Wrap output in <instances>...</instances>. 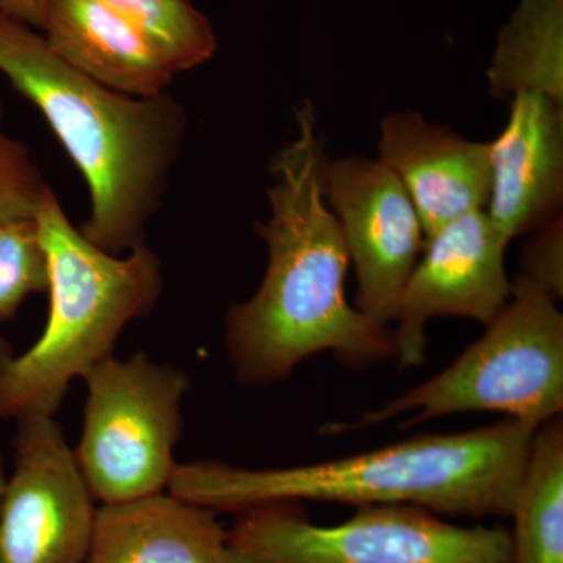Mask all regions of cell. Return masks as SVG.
<instances>
[{
  "label": "cell",
  "mask_w": 563,
  "mask_h": 563,
  "mask_svg": "<svg viewBox=\"0 0 563 563\" xmlns=\"http://www.w3.org/2000/svg\"><path fill=\"white\" fill-rule=\"evenodd\" d=\"M295 135L269 158V217L254 224L268 250L258 290L225 314V347L236 379L276 384L329 352L366 368L396 357L387 328L346 298L350 254L324 196V139L313 103L295 111Z\"/></svg>",
  "instance_id": "cell-1"
},
{
  "label": "cell",
  "mask_w": 563,
  "mask_h": 563,
  "mask_svg": "<svg viewBox=\"0 0 563 563\" xmlns=\"http://www.w3.org/2000/svg\"><path fill=\"white\" fill-rule=\"evenodd\" d=\"M539 428L504 418L473 431L428 433L368 453L288 468L179 463L168 492L211 512L314 501L402 504L451 517L510 518Z\"/></svg>",
  "instance_id": "cell-2"
},
{
  "label": "cell",
  "mask_w": 563,
  "mask_h": 563,
  "mask_svg": "<svg viewBox=\"0 0 563 563\" xmlns=\"http://www.w3.org/2000/svg\"><path fill=\"white\" fill-rule=\"evenodd\" d=\"M0 73L51 125L90 190L80 232L120 255L146 239L179 162L187 113L172 95L133 98L58 58L35 29L0 14Z\"/></svg>",
  "instance_id": "cell-3"
},
{
  "label": "cell",
  "mask_w": 563,
  "mask_h": 563,
  "mask_svg": "<svg viewBox=\"0 0 563 563\" xmlns=\"http://www.w3.org/2000/svg\"><path fill=\"white\" fill-rule=\"evenodd\" d=\"M49 273V317L32 347L0 340V418L54 417L70 383L113 355L129 322L154 309L162 262L146 244L128 257L99 250L70 222L52 188L35 213Z\"/></svg>",
  "instance_id": "cell-4"
},
{
  "label": "cell",
  "mask_w": 563,
  "mask_h": 563,
  "mask_svg": "<svg viewBox=\"0 0 563 563\" xmlns=\"http://www.w3.org/2000/svg\"><path fill=\"white\" fill-rule=\"evenodd\" d=\"M562 410L563 314L558 301L520 274L484 335L446 369L358 420L325 426V431H361L401 417L402 424L417 426L473 412H498L542 426Z\"/></svg>",
  "instance_id": "cell-5"
},
{
  "label": "cell",
  "mask_w": 563,
  "mask_h": 563,
  "mask_svg": "<svg viewBox=\"0 0 563 563\" xmlns=\"http://www.w3.org/2000/svg\"><path fill=\"white\" fill-rule=\"evenodd\" d=\"M87 384L84 431L74 451L96 501L117 504L168 490L177 465L187 374L151 361L103 358L81 377Z\"/></svg>",
  "instance_id": "cell-6"
},
{
  "label": "cell",
  "mask_w": 563,
  "mask_h": 563,
  "mask_svg": "<svg viewBox=\"0 0 563 563\" xmlns=\"http://www.w3.org/2000/svg\"><path fill=\"white\" fill-rule=\"evenodd\" d=\"M296 503L239 512L228 542L269 563H512L507 529L459 526L421 507L366 506L344 523L314 525Z\"/></svg>",
  "instance_id": "cell-7"
},
{
  "label": "cell",
  "mask_w": 563,
  "mask_h": 563,
  "mask_svg": "<svg viewBox=\"0 0 563 563\" xmlns=\"http://www.w3.org/2000/svg\"><path fill=\"white\" fill-rule=\"evenodd\" d=\"M0 499V563H84L95 496L54 417L20 420Z\"/></svg>",
  "instance_id": "cell-8"
},
{
  "label": "cell",
  "mask_w": 563,
  "mask_h": 563,
  "mask_svg": "<svg viewBox=\"0 0 563 563\" xmlns=\"http://www.w3.org/2000/svg\"><path fill=\"white\" fill-rule=\"evenodd\" d=\"M324 196L357 276V309L387 328L424 250L420 214L395 173L372 158L325 162Z\"/></svg>",
  "instance_id": "cell-9"
},
{
  "label": "cell",
  "mask_w": 563,
  "mask_h": 563,
  "mask_svg": "<svg viewBox=\"0 0 563 563\" xmlns=\"http://www.w3.org/2000/svg\"><path fill=\"white\" fill-rule=\"evenodd\" d=\"M507 246L485 210L463 214L426 239L395 320V358L401 368L424 363L429 321L455 317L487 325L499 313L512 295Z\"/></svg>",
  "instance_id": "cell-10"
},
{
  "label": "cell",
  "mask_w": 563,
  "mask_h": 563,
  "mask_svg": "<svg viewBox=\"0 0 563 563\" xmlns=\"http://www.w3.org/2000/svg\"><path fill=\"white\" fill-rule=\"evenodd\" d=\"M488 157L485 213L504 240L510 243L562 214V103L539 92L514 95L506 125L488 143Z\"/></svg>",
  "instance_id": "cell-11"
},
{
  "label": "cell",
  "mask_w": 563,
  "mask_h": 563,
  "mask_svg": "<svg viewBox=\"0 0 563 563\" xmlns=\"http://www.w3.org/2000/svg\"><path fill=\"white\" fill-rule=\"evenodd\" d=\"M379 158L401 180L420 214L426 239L451 221L485 210L490 196L488 143L463 139L420 111L380 122Z\"/></svg>",
  "instance_id": "cell-12"
},
{
  "label": "cell",
  "mask_w": 563,
  "mask_h": 563,
  "mask_svg": "<svg viewBox=\"0 0 563 563\" xmlns=\"http://www.w3.org/2000/svg\"><path fill=\"white\" fill-rule=\"evenodd\" d=\"M41 31L70 68L122 95H165L177 76L144 33L98 0H47Z\"/></svg>",
  "instance_id": "cell-13"
},
{
  "label": "cell",
  "mask_w": 563,
  "mask_h": 563,
  "mask_svg": "<svg viewBox=\"0 0 563 563\" xmlns=\"http://www.w3.org/2000/svg\"><path fill=\"white\" fill-rule=\"evenodd\" d=\"M228 544L217 512L163 492L98 507L84 563H217Z\"/></svg>",
  "instance_id": "cell-14"
},
{
  "label": "cell",
  "mask_w": 563,
  "mask_h": 563,
  "mask_svg": "<svg viewBox=\"0 0 563 563\" xmlns=\"http://www.w3.org/2000/svg\"><path fill=\"white\" fill-rule=\"evenodd\" d=\"M493 98L539 92L563 106V0H518L487 69Z\"/></svg>",
  "instance_id": "cell-15"
},
{
  "label": "cell",
  "mask_w": 563,
  "mask_h": 563,
  "mask_svg": "<svg viewBox=\"0 0 563 563\" xmlns=\"http://www.w3.org/2000/svg\"><path fill=\"white\" fill-rule=\"evenodd\" d=\"M512 563H563V428L537 429L512 515Z\"/></svg>",
  "instance_id": "cell-16"
},
{
  "label": "cell",
  "mask_w": 563,
  "mask_h": 563,
  "mask_svg": "<svg viewBox=\"0 0 563 563\" xmlns=\"http://www.w3.org/2000/svg\"><path fill=\"white\" fill-rule=\"evenodd\" d=\"M155 44L176 74L198 68L218 49L209 18L191 0H98Z\"/></svg>",
  "instance_id": "cell-17"
},
{
  "label": "cell",
  "mask_w": 563,
  "mask_h": 563,
  "mask_svg": "<svg viewBox=\"0 0 563 563\" xmlns=\"http://www.w3.org/2000/svg\"><path fill=\"white\" fill-rule=\"evenodd\" d=\"M47 257L35 218L0 221V321L10 320L32 292L47 291Z\"/></svg>",
  "instance_id": "cell-18"
},
{
  "label": "cell",
  "mask_w": 563,
  "mask_h": 563,
  "mask_svg": "<svg viewBox=\"0 0 563 563\" xmlns=\"http://www.w3.org/2000/svg\"><path fill=\"white\" fill-rule=\"evenodd\" d=\"M49 188L27 146L0 132V221L35 218Z\"/></svg>",
  "instance_id": "cell-19"
},
{
  "label": "cell",
  "mask_w": 563,
  "mask_h": 563,
  "mask_svg": "<svg viewBox=\"0 0 563 563\" xmlns=\"http://www.w3.org/2000/svg\"><path fill=\"white\" fill-rule=\"evenodd\" d=\"M536 232L525 247L521 276L528 277L554 301H559L563 295L562 214L548 221Z\"/></svg>",
  "instance_id": "cell-20"
},
{
  "label": "cell",
  "mask_w": 563,
  "mask_h": 563,
  "mask_svg": "<svg viewBox=\"0 0 563 563\" xmlns=\"http://www.w3.org/2000/svg\"><path fill=\"white\" fill-rule=\"evenodd\" d=\"M46 2L47 0H0V14L41 31Z\"/></svg>",
  "instance_id": "cell-21"
},
{
  "label": "cell",
  "mask_w": 563,
  "mask_h": 563,
  "mask_svg": "<svg viewBox=\"0 0 563 563\" xmlns=\"http://www.w3.org/2000/svg\"><path fill=\"white\" fill-rule=\"evenodd\" d=\"M217 563H269L263 561L258 555L250 553V551L240 550V548L228 544L224 553L218 559Z\"/></svg>",
  "instance_id": "cell-22"
},
{
  "label": "cell",
  "mask_w": 563,
  "mask_h": 563,
  "mask_svg": "<svg viewBox=\"0 0 563 563\" xmlns=\"http://www.w3.org/2000/svg\"><path fill=\"white\" fill-rule=\"evenodd\" d=\"M7 477L3 473L2 459H0V499H2L3 490H5Z\"/></svg>",
  "instance_id": "cell-23"
},
{
  "label": "cell",
  "mask_w": 563,
  "mask_h": 563,
  "mask_svg": "<svg viewBox=\"0 0 563 563\" xmlns=\"http://www.w3.org/2000/svg\"><path fill=\"white\" fill-rule=\"evenodd\" d=\"M2 113H3V106H2V101H0V120H2Z\"/></svg>",
  "instance_id": "cell-24"
}]
</instances>
